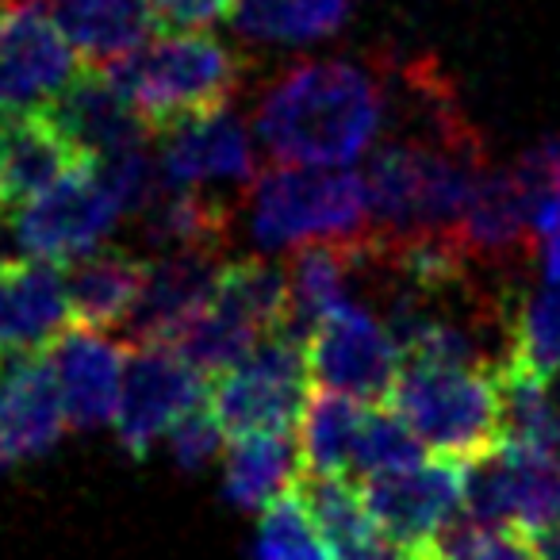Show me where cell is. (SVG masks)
<instances>
[{
    "label": "cell",
    "instance_id": "6da1fadb",
    "mask_svg": "<svg viewBox=\"0 0 560 560\" xmlns=\"http://www.w3.org/2000/svg\"><path fill=\"white\" fill-rule=\"evenodd\" d=\"M388 96L381 66L346 58L296 62L265 85L257 139L277 165L346 170L384 131Z\"/></svg>",
    "mask_w": 560,
    "mask_h": 560
},
{
    "label": "cell",
    "instance_id": "7a4b0ae2",
    "mask_svg": "<svg viewBox=\"0 0 560 560\" xmlns=\"http://www.w3.org/2000/svg\"><path fill=\"white\" fill-rule=\"evenodd\" d=\"M483 173L488 162L480 135L468 139L388 135L365 170L373 234L396 246L457 242V226Z\"/></svg>",
    "mask_w": 560,
    "mask_h": 560
},
{
    "label": "cell",
    "instance_id": "3957f363",
    "mask_svg": "<svg viewBox=\"0 0 560 560\" xmlns=\"http://www.w3.org/2000/svg\"><path fill=\"white\" fill-rule=\"evenodd\" d=\"M108 78L135 116L162 135L185 119L226 112L246 81V62L208 32H162L108 66Z\"/></svg>",
    "mask_w": 560,
    "mask_h": 560
},
{
    "label": "cell",
    "instance_id": "277c9868",
    "mask_svg": "<svg viewBox=\"0 0 560 560\" xmlns=\"http://www.w3.org/2000/svg\"><path fill=\"white\" fill-rule=\"evenodd\" d=\"M249 234L261 249L353 246L373 238L365 177L346 170L272 165L249 188Z\"/></svg>",
    "mask_w": 560,
    "mask_h": 560
},
{
    "label": "cell",
    "instance_id": "5b68a950",
    "mask_svg": "<svg viewBox=\"0 0 560 560\" xmlns=\"http://www.w3.org/2000/svg\"><path fill=\"white\" fill-rule=\"evenodd\" d=\"M388 407L442 457L476 460L503 445L499 373L445 365H404Z\"/></svg>",
    "mask_w": 560,
    "mask_h": 560
},
{
    "label": "cell",
    "instance_id": "8992f818",
    "mask_svg": "<svg viewBox=\"0 0 560 560\" xmlns=\"http://www.w3.org/2000/svg\"><path fill=\"white\" fill-rule=\"evenodd\" d=\"M312 399V369H307V342L272 335L254 353L215 376L208 388V407L226 430V438L254 434H292Z\"/></svg>",
    "mask_w": 560,
    "mask_h": 560
},
{
    "label": "cell",
    "instance_id": "52a82bcc",
    "mask_svg": "<svg viewBox=\"0 0 560 560\" xmlns=\"http://www.w3.org/2000/svg\"><path fill=\"white\" fill-rule=\"evenodd\" d=\"M307 369L319 388L342 392L361 404H388L404 369V350L381 315L350 300L312 330Z\"/></svg>",
    "mask_w": 560,
    "mask_h": 560
},
{
    "label": "cell",
    "instance_id": "ba28073f",
    "mask_svg": "<svg viewBox=\"0 0 560 560\" xmlns=\"http://www.w3.org/2000/svg\"><path fill=\"white\" fill-rule=\"evenodd\" d=\"M465 518L483 529H537L560 522V465L522 445H499L468 460Z\"/></svg>",
    "mask_w": 560,
    "mask_h": 560
},
{
    "label": "cell",
    "instance_id": "9c48e42d",
    "mask_svg": "<svg viewBox=\"0 0 560 560\" xmlns=\"http://www.w3.org/2000/svg\"><path fill=\"white\" fill-rule=\"evenodd\" d=\"M124 200L104 177L101 165L66 177L47 196L16 211L12 234L27 249V257L39 261H78L101 249V242L116 231L124 215Z\"/></svg>",
    "mask_w": 560,
    "mask_h": 560
},
{
    "label": "cell",
    "instance_id": "30bf717a",
    "mask_svg": "<svg viewBox=\"0 0 560 560\" xmlns=\"http://www.w3.org/2000/svg\"><path fill=\"white\" fill-rule=\"evenodd\" d=\"M465 472L468 460L434 457L407 472L361 480V495L392 549L419 552L453 526L457 511H465Z\"/></svg>",
    "mask_w": 560,
    "mask_h": 560
},
{
    "label": "cell",
    "instance_id": "8fae6325",
    "mask_svg": "<svg viewBox=\"0 0 560 560\" xmlns=\"http://www.w3.org/2000/svg\"><path fill=\"white\" fill-rule=\"evenodd\" d=\"M208 388V376L192 369L170 346H131L124 373L116 430L131 457H147V450L162 434H170L188 411H196Z\"/></svg>",
    "mask_w": 560,
    "mask_h": 560
},
{
    "label": "cell",
    "instance_id": "7c38bea8",
    "mask_svg": "<svg viewBox=\"0 0 560 560\" xmlns=\"http://www.w3.org/2000/svg\"><path fill=\"white\" fill-rule=\"evenodd\" d=\"M78 78V50L58 20L27 4L0 20V108L35 112Z\"/></svg>",
    "mask_w": 560,
    "mask_h": 560
},
{
    "label": "cell",
    "instance_id": "4fadbf2b",
    "mask_svg": "<svg viewBox=\"0 0 560 560\" xmlns=\"http://www.w3.org/2000/svg\"><path fill=\"white\" fill-rule=\"evenodd\" d=\"M457 249L468 265L495 277H511L537 257L534 203L514 170H488L480 177L457 226Z\"/></svg>",
    "mask_w": 560,
    "mask_h": 560
},
{
    "label": "cell",
    "instance_id": "5bb4252c",
    "mask_svg": "<svg viewBox=\"0 0 560 560\" xmlns=\"http://www.w3.org/2000/svg\"><path fill=\"white\" fill-rule=\"evenodd\" d=\"M158 150H162L158 170L170 188L211 192L223 185L242 188L257 180L254 142H249L246 124L231 108L170 127L162 131Z\"/></svg>",
    "mask_w": 560,
    "mask_h": 560
},
{
    "label": "cell",
    "instance_id": "9a60e30c",
    "mask_svg": "<svg viewBox=\"0 0 560 560\" xmlns=\"http://www.w3.org/2000/svg\"><path fill=\"white\" fill-rule=\"evenodd\" d=\"M89 165L47 112L0 108V215H16Z\"/></svg>",
    "mask_w": 560,
    "mask_h": 560
},
{
    "label": "cell",
    "instance_id": "2e32d148",
    "mask_svg": "<svg viewBox=\"0 0 560 560\" xmlns=\"http://www.w3.org/2000/svg\"><path fill=\"white\" fill-rule=\"evenodd\" d=\"M66 430L55 369L43 353L0 358V468L43 457Z\"/></svg>",
    "mask_w": 560,
    "mask_h": 560
},
{
    "label": "cell",
    "instance_id": "e0dca14e",
    "mask_svg": "<svg viewBox=\"0 0 560 560\" xmlns=\"http://www.w3.org/2000/svg\"><path fill=\"white\" fill-rule=\"evenodd\" d=\"M223 261L219 254H165L150 265L147 289L135 307L127 335L135 346H173L192 319L211 304Z\"/></svg>",
    "mask_w": 560,
    "mask_h": 560
},
{
    "label": "cell",
    "instance_id": "ac0fdd59",
    "mask_svg": "<svg viewBox=\"0 0 560 560\" xmlns=\"http://www.w3.org/2000/svg\"><path fill=\"white\" fill-rule=\"evenodd\" d=\"M66 323H73L66 272H58L55 261L39 257L0 261V358L55 346L66 335Z\"/></svg>",
    "mask_w": 560,
    "mask_h": 560
},
{
    "label": "cell",
    "instance_id": "d6986e66",
    "mask_svg": "<svg viewBox=\"0 0 560 560\" xmlns=\"http://www.w3.org/2000/svg\"><path fill=\"white\" fill-rule=\"evenodd\" d=\"M47 116L93 165H104L112 158L127 154V150L147 147L150 127L135 116V108L119 96L108 73L101 70L78 73L47 104Z\"/></svg>",
    "mask_w": 560,
    "mask_h": 560
},
{
    "label": "cell",
    "instance_id": "ffe728a7",
    "mask_svg": "<svg viewBox=\"0 0 560 560\" xmlns=\"http://www.w3.org/2000/svg\"><path fill=\"white\" fill-rule=\"evenodd\" d=\"M58 392H62L66 422L93 430L119 415L124 399L127 353L96 330H66L50 353Z\"/></svg>",
    "mask_w": 560,
    "mask_h": 560
},
{
    "label": "cell",
    "instance_id": "44dd1931",
    "mask_svg": "<svg viewBox=\"0 0 560 560\" xmlns=\"http://www.w3.org/2000/svg\"><path fill=\"white\" fill-rule=\"evenodd\" d=\"M150 265L124 249H96L66 269V300L78 330H108L131 323L147 289Z\"/></svg>",
    "mask_w": 560,
    "mask_h": 560
},
{
    "label": "cell",
    "instance_id": "7402d4cb",
    "mask_svg": "<svg viewBox=\"0 0 560 560\" xmlns=\"http://www.w3.org/2000/svg\"><path fill=\"white\" fill-rule=\"evenodd\" d=\"M50 16L89 66H116L154 39L147 0H50Z\"/></svg>",
    "mask_w": 560,
    "mask_h": 560
},
{
    "label": "cell",
    "instance_id": "603a6c76",
    "mask_svg": "<svg viewBox=\"0 0 560 560\" xmlns=\"http://www.w3.org/2000/svg\"><path fill=\"white\" fill-rule=\"evenodd\" d=\"M361 242L353 246H304L289 261V335L307 342L312 330L353 300Z\"/></svg>",
    "mask_w": 560,
    "mask_h": 560
},
{
    "label": "cell",
    "instance_id": "cb8c5ba5",
    "mask_svg": "<svg viewBox=\"0 0 560 560\" xmlns=\"http://www.w3.org/2000/svg\"><path fill=\"white\" fill-rule=\"evenodd\" d=\"M231 203H223V196L196 192V188L165 185L142 211V234L150 246L165 254H219L231 238Z\"/></svg>",
    "mask_w": 560,
    "mask_h": 560
},
{
    "label": "cell",
    "instance_id": "d4e9b609",
    "mask_svg": "<svg viewBox=\"0 0 560 560\" xmlns=\"http://www.w3.org/2000/svg\"><path fill=\"white\" fill-rule=\"evenodd\" d=\"M304 476L300 442L292 434L238 438L223 460V491L242 511H269Z\"/></svg>",
    "mask_w": 560,
    "mask_h": 560
},
{
    "label": "cell",
    "instance_id": "484cf974",
    "mask_svg": "<svg viewBox=\"0 0 560 560\" xmlns=\"http://www.w3.org/2000/svg\"><path fill=\"white\" fill-rule=\"evenodd\" d=\"M369 404L342 392L319 388L307 399V411L300 419V460L304 476L315 480H350L353 460H358V438L365 427Z\"/></svg>",
    "mask_w": 560,
    "mask_h": 560
},
{
    "label": "cell",
    "instance_id": "4316f807",
    "mask_svg": "<svg viewBox=\"0 0 560 560\" xmlns=\"http://www.w3.org/2000/svg\"><path fill=\"white\" fill-rule=\"evenodd\" d=\"M300 495L312 506L315 522L327 534L335 560H388L392 545L376 529L373 514L361 495V483L353 480H315V476H300Z\"/></svg>",
    "mask_w": 560,
    "mask_h": 560
},
{
    "label": "cell",
    "instance_id": "83f0119b",
    "mask_svg": "<svg viewBox=\"0 0 560 560\" xmlns=\"http://www.w3.org/2000/svg\"><path fill=\"white\" fill-rule=\"evenodd\" d=\"M503 442L534 450L560 465V373L537 376L511 365L499 373Z\"/></svg>",
    "mask_w": 560,
    "mask_h": 560
},
{
    "label": "cell",
    "instance_id": "f1b7e54d",
    "mask_svg": "<svg viewBox=\"0 0 560 560\" xmlns=\"http://www.w3.org/2000/svg\"><path fill=\"white\" fill-rule=\"evenodd\" d=\"M353 0H238L234 27L257 43H315L335 35Z\"/></svg>",
    "mask_w": 560,
    "mask_h": 560
},
{
    "label": "cell",
    "instance_id": "f546056e",
    "mask_svg": "<svg viewBox=\"0 0 560 560\" xmlns=\"http://www.w3.org/2000/svg\"><path fill=\"white\" fill-rule=\"evenodd\" d=\"M257 560H335V549L300 488L284 491L269 511H261Z\"/></svg>",
    "mask_w": 560,
    "mask_h": 560
},
{
    "label": "cell",
    "instance_id": "4dcf8cb0",
    "mask_svg": "<svg viewBox=\"0 0 560 560\" xmlns=\"http://www.w3.org/2000/svg\"><path fill=\"white\" fill-rule=\"evenodd\" d=\"M514 365L537 376L560 373V280H541L514 307Z\"/></svg>",
    "mask_w": 560,
    "mask_h": 560
},
{
    "label": "cell",
    "instance_id": "1f68e13d",
    "mask_svg": "<svg viewBox=\"0 0 560 560\" xmlns=\"http://www.w3.org/2000/svg\"><path fill=\"white\" fill-rule=\"evenodd\" d=\"M422 460L427 457H422V442L415 438V430L388 404H369L353 472H361V480H376V476L407 472Z\"/></svg>",
    "mask_w": 560,
    "mask_h": 560
},
{
    "label": "cell",
    "instance_id": "d6a6232c",
    "mask_svg": "<svg viewBox=\"0 0 560 560\" xmlns=\"http://www.w3.org/2000/svg\"><path fill=\"white\" fill-rule=\"evenodd\" d=\"M223 438H226V430L219 427L211 407H196V411H188L185 419L170 430L173 460H177L180 468H203L211 457H219Z\"/></svg>",
    "mask_w": 560,
    "mask_h": 560
},
{
    "label": "cell",
    "instance_id": "836d02e7",
    "mask_svg": "<svg viewBox=\"0 0 560 560\" xmlns=\"http://www.w3.org/2000/svg\"><path fill=\"white\" fill-rule=\"evenodd\" d=\"M147 9L165 32H203L219 20H234L238 0H147Z\"/></svg>",
    "mask_w": 560,
    "mask_h": 560
},
{
    "label": "cell",
    "instance_id": "e575fe53",
    "mask_svg": "<svg viewBox=\"0 0 560 560\" xmlns=\"http://www.w3.org/2000/svg\"><path fill=\"white\" fill-rule=\"evenodd\" d=\"M526 541H529V549H534V560H560V522L529 534Z\"/></svg>",
    "mask_w": 560,
    "mask_h": 560
},
{
    "label": "cell",
    "instance_id": "d590c367",
    "mask_svg": "<svg viewBox=\"0 0 560 560\" xmlns=\"http://www.w3.org/2000/svg\"><path fill=\"white\" fill-rule=\"evenodd\" d=\"M27 4H39V0H0V16H9L16 9H27Z\"/></svg>",
    "mask_w": 560,
    "mask_h": 560
},
{
    "label": "cell",
    "instance_id": "8d00e7d4",
    "mask_svg": "<svg viewBox=\"0 0 560 560\" xmlns=\"http://www.w3.org/2000/svg\"><path fill=\"white\" fill-rule=\"evenodd\" d=\"M388 560H419V557H415V552H404V549H396V552H392Z\"/></svg>",
    "mask_w": 560,
    "mask_h": 560
}]
</instances>
